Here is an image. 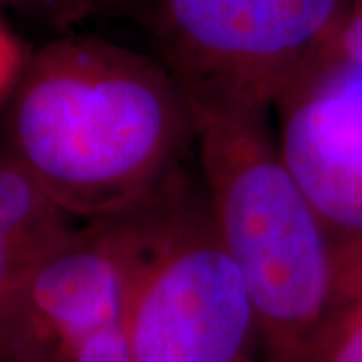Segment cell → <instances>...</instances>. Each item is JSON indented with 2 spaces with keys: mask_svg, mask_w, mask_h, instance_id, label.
I'll return each mask as SVG.
<instances>
[{
  "mask_svg": "<svg viewBox=\"0 0 362 362\" xmlns=\"http://www.w3.org/2000/svg\"><path fill=\"white\" fill-rule=\"evenodd\" d=\"M195 169L258 318L266 362H302L340 300L337 247L280 156L270 109L192 103Z\"/></svg>",
  "mask_w": 362,
  "mask_h": 362,
  "instance_id": "cell-2",
  "label": "cell"
},
{
  "mask_svg": "<svg viewBox=\"0 0 362 362\" xmlns=\"http://www.w3.org/2000/svg\"><path fill=\"white\" fill-rule=\"evenodd\" d=\"M131 362H266L246 284L214 226L197 169L173 204L125 310Z\"/></svg>",
  "mask_w": 362,
  "mask_h": 362,
  "instance_id": "cell-5",
  "label": "cell"
},
{
  "mask_svg": "<svg viewBox=\"0 0 362 362\" xmlns=\"http://www.w3.org/2000/svg\"><path fill=\"white\" fill-rule=\"evenodd\" d=\"M107 2L109 0H0V8L63 35L103 11Z\"/></svg>",
  "mask_w": 362,
  "mask_h": 362,
  "instance_id": "cell-9",
  "label": "cell"
},
{
  "mask_svg": "<svg viewBox=\"0 0 362 362\" xmlns=\"http://www.w3.org/2000/svg\"><path fill=\"white\" fill-rule=\"evenodd\" d=\"M274 111L280 156L337 254L362 250V71L322 63Z\"/></svg>",
  "mask_w": 362,
  "mask_h": 362,
  "instance_id": "cell-6",
  "label": "cell"
},
{
  "mask_svg": "<svg viewBox=\"0 0 362 362\" xmlns=\"http://www.w3.org/2000/svg\"><path fill=\"white\" fill-rule=\"evenodd\" d=\"M137 206L78 221L0 310V362H131L125 310L183 173Z\"/></svg>",
  "mask_w": 362,
  "mask_h": 362,
  "instance_id": "cell-3",
  "label": "cell"
},
{
  "mask_svg": "<svg viewBox=\"0 0 362 362\" xmlns=\"http://www.w3.org/2000/svg\"><path fill=\"white\" fill-rule=\"evenodd\" d=\"M302 362H362V286H344Z\"/></svg>",
  "mask_w": 362,
  "mask_h": 362,
  "instance_id": "cell-8",
  "label": "cell"
},
{
  "mask_svg": "<svg viewBox=\"0 0 362 362\" xmlns=\"http://www.w3.org/2000/svg\"><path fill=\"white\" fill-rule=\"evenodd\" d=\"M349 0H131L192 103L262 107L328 59Z\"/></svg>",
  "mask_w": 362,
  "mask_h": 362,
  "instance_id": "cell-4",
  "label": "cell"
},
{
  "mask_svg": "<svg viewBox=\"0 0 362 362\" xmlns=\"http://www.w3.org/2000/svg\"><path fill=\"white\" fill-rule=\"evenodd\" d=\"M0 153L69 216L95 220L187 168L194 113L153 54L71 30L26 54L2 103Z\"/></svg>",
  "mask_w": 362,
  "mask_h": 362,
  "instance_id": "cell-1",
  "label": "cell"
},
{
  "mask_svg": "<svg viewBox=\"0 0 362 362\" xmlns=\"http://www.w3.org/2000/svg\"><path fill=\"white\" fill-rule=\"evenodd\" d=\"M78 221L0 153V310Z\"/></svg>",
  "mask_w": 362,
  "mask_h": 362,
  "instance_id": "cell-7",
  "label": "cell"
},
{
  "mask_svg": "<svg viewBox=\"0 0 362 362\" xmlns=\"http://www.w3.org/2000/svg\"><path fill=\"white\" fill-rule=\"evenodd\" d=\"M26 52L18 39L0 21V105L8 97L16 78L23 71Z\"/></svg>",
  "mask_w": 362,
  "mask_h": 362,
  "instance_id": "cell-11",
  "label": "cell"
},
{
  "mask_svg": "<svg viewBox=\"0 0 362 362\" xmlns=\"http://www.w3.org/2000/svg\"><path fill=\"white\" fill-rule=\"evenodd\" d=\"M338 268H340V288L362 286V250L338 254Z\"/></svg>",
  "mask_w": 362,
  "mask_h": 362,
  "instance_id": "cell-12",
  "label": "cell"
},
{
  "mask_svg": "<svg viewBox=\"0 0 362 362\" xmlns=\"http://www.w3.org/2000/svg\"><path fill=\"white\" fill-rule=\"evenodd\" d=\"M324 63H340L362 71V0H349L330 54Z\"/></svg>",
  "mask_w": 362,
  "mask_h": 362,
  "instance_id": "cell-10",
  "label": "cell"
}]
</instances>
